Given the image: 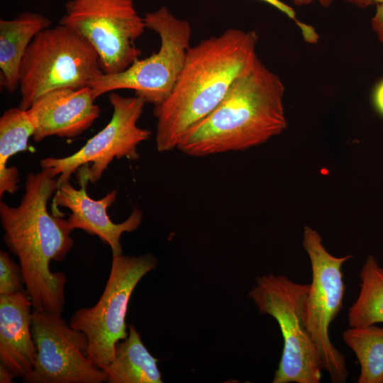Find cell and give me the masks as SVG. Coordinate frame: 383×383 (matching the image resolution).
I'll use <instances>...</instances> for the list:
<instances>
[{"mask_svg": "<svg viewBox=\"0 0 383 383\" xmlns=\"http://www.w3.org/2000/svg\"><path fill=\"white\" fill-rule=\"evenodd\" d=\"M257 40L255 30L230 28L189 48L171 94L153 109L159 152L177 149L186 131L219 104L257 57Z\"/></svg>", "mask_w": 383, "mask_h": 383, "instance_id": "cell-1", "label": "cell"}, {"mask_svg": "<svg viewBox=\"0 0 383 383\" xmlns=\"http://www.w3.org/2000/svg\"><path fill=\"white\" fill-rule=\"evenodd\" d=\"M57 189V179L46 170L29 173L20 204L12 207L1 201L0 217L4 241L19 260L33 309L62 314L67 277L52 272L50 263L62 261L74 240L67 219L47 209Z\"/></svg>", "mask_w": 383, "mask_h": 383, "instance_id": "cell-2", "label": "cell"}, {"mask_svg": "<svg viewBox=\"0 0 383 383\" xmlns=\"http://www.w3.org/2000/svg\"><path fill=\"white\" fill-rule=\"evenodd\" d=\"M284 91L279 77L257 57L219 104L186 131L177 149L205 157L266 143L287 128Z\"/></svg>", "mask_w": 383, "mask_h": 383, "instance_id": "cell-3", "label": "cell"}, {"mask_svg": "<svg viewBox=\"0 0 383 383\" xmlns=\"http://www.w3.org/2000/svg\"><path fill=\"white\" fill-rule=\"evenodd\" d=\"M93 46L79 33L58 23L38 33L19 70V107L27 110L43 95L59 89L81 88L102 74Z\"/></svg>", "mask_w": 383, "mask_h": 383, "instance_id": "cell-4", "label": "cell"}, {"mask_svg": "<svg viewBox=\"0 0 383 383\" xmlns=\"http://www.w3.org/2000/svg\"><path fill=\"white\" fill-rule=\"evenodd\" d=\"M310 284L274 274L258 277L248 293L261 314L277 322L284 340L273 383H319L323 363L306 325Z\"/></svg>", "mask_w": 383, "mask_h": 383, "instance_id": "cell-5", "label": "cell"}, {"mask_svg": "<svg viewBox=\"0 0 383 383\" xmlns=\"http://www.w3.org/2000/svg\"><path fill=\"white\" fill-rule=\"evenodd\" d=\"M145 27L160 37L157 52L136 60L124 71L104 74L93 79L89 87L99 96L119 89H131L146 104L159 106L171 94L183 68L192 38V27L172 15L165 6L146 13Z\"/></svg>", "mask_w": 383, "mask_h": 383, "instance_id": "cell-6", "label": "cell"}, {"mask_svg": "<svg viewBox=\"0 0 383 383\" xmlns=\"http://www.w3.org/2000/svg\"><path fill=\"white\" fill-rule=\"evenodd\" d=\"M156 265L157 259L150 254L112 255L109 276L97 303L70 317V325L87 338L91 361L101 370L113 360L117 343L128 335L125 319L134 289Z\"/></svg>", "mask_w": 383, "mask_h": 383, "instance_id": "cell-7", "label": "cell"}, {"mask_svg": "<svg viewBox=\"0 0 383 383\" xmlns=\"http://www.w3.org/2000/svg\"><path fill=\"white\" fill-rule=\"evenodd\" d=\"M109 100L113 114L108 124L91 138L78 151L65 157H47L40 161L42 170L57 179V187L69 182L78 170L76 177L79 184L99 180L114 158H139L137 147L149 139L152 133L137 125L144 106L143 99L135 96H122L111 92Z\"/></svg>", "mask_w": 383, "mask_h": 383, "instance_id": "cell-8", "label": "cell"}, {"mask_svg": "<svg viewBox=\"0 0 383 383\" xmlns=\"http://www.w3.org/2000/svg\"><path fill=\"white\" fill-rule=\"evenodd\" d=\"M59 23L79 33L97 52L104 74L124 71L141 55L146 28L133 0H68Z\"/></svg>", "mask_w": 383, "mask_h": 383, "instance_id": "cell-9", "label": "cell"}, {"mask_svg": "<svg viewBox=\"0 0 383 383\" xmlns=\"http://www.w3.org/2000/svg\"><path fill=\"white\" fill-rule=\"evenodd\" d=\"M303 246L312 270L306 302V328L331 382L345 383L348 377L345 357L331 342L329 329L343 307L345 286L342 267L353 255H332L323 245L320 234L309 226L304 229Z\"/></svg>", "mask_w": 383, "mask_h": 383, "instance_id": "cell-10", "label": "cell"}, {"mask_svg": "<svg viewBox=\"0 0 383 383\" xmlns=\"http://www.w3.org/2000/svg\"><path fill=\"white\" fill-rule=\"evenodd\" d=\"M31 334L37 350L26 383H102L106 375L88 355V341L61 314L33 310Z\"/></svg>", "mask_w": 383, "mask_h": 383, "instance_id": "cell-11", "label": "cell"}, {"mask_svg": "<svg viewBox=\"0 0 383 383\" xmlns=\"http://www.w3.org/2000/svg\"><path fill=\"white\" fill-rule=\"evenodd\" d=\"M89 86L51 91L27 109L34 125L33 140L47 137L74 138L87 130L99 118V107Z\"/></svg>", "mask_w": 383, "mask_h": 383, "instance_id": "cell-12", "label": "cell"}, {"mask_svg": "<svg viewBox=\"0 0 383 383\" xmlns=\"http://www.w3.org/2000/svg\"><path fill=\"white\" fill-rule=\"evenodd\" d=\"M80 185L79 189L74 188L70 182L58 186L52 206L65 207L71 211L67 221L72 230L82 229L96 235L109 245L112 255L122 254L121 237L123 233L133 232L140 226L143 216L142 211L135 209L123 222L113 223L107 209L116 201L117 190L109 192L101 199L94 200L87 194V184Z\"/></svg>", "mask_w": 383, "mask_h": 383, "instance_id": "cell-13", "label": "cell"}, {"mask_svg": "<svg viewBox=\"0 0 383 383\" xmlns=\"http://www.w3.org/2000/svg\"><path fill=\"white\" fill-rule=\"evenodd\" d=\"M33 304L27 291L0 296V363L15 377L32 371L37 350L31 334Z\"/></svg>", "mask_w": 383, "mask_h": 383, "instance_id": "cell-14", "label": "cell"}, {"mask_svg": "<svg viewBox=\"0 0 383 383\" xmlns=\"http://www.w3.org/2000/svg\"><path fill=\"white\" fill-rule=\"evenodd\" d=\"M51 21L38 13L25 11L10 20H0V85L11 94L18 88L19 70L35 36L50 27Z\"/></svg>", "mask_w": 383, "mask_h": 383, "instance_id": "cell-15", "label": "cell"}, {"mask_svg": "<svg viewBox=\"0 0 383 383\" xmlns=\"http://www.w3.org/2000/svg\"><path fill=\"white\" fill-rule=\"evenodd\" d=\"M157 362L131 324L127 338L117 343L113 360L103 371L109 383H162Z\"/></svg>", "mask_w": 383, "mask_h": 383, "instance_id": "cell-16", "label": "cell"}, {"mask_svg": "<svg viewBox=\"0 0 383 383\" xmlns=\"http://www.w3.org/2000/svg\"><path fill=\"white\" fill-rule=\"evenodd\" d=\"M35 127L27 111L11 108L0 118V196L13 194L18 189L19 174L15 167H7L11 157L27 149Z\"/></svg>", "mask_w": 383, "mask_h": 383, "instance_id": "cell-17", "label": "cell"}, {"mask_svg": "<svg viewBox=\"0 0 383 383\" xmlns=\"http://www.w3.org/2000/svg\"><path fill=\"white\" fill-rule=\"evenodd\" d=\"M359 275V294L348 310L350 327L383 323V268L373 255H369Z\"/></svg>", "mask_w": 383, "mask_h": 383, "instance_id": "cell-18", "label": "cell"}, {"mask_svg": "<svg viewBox=\"0 0 383 383\" xmlns=\"http://www.w3.org/2000/svg\"><path fill=\"white\" fill-rule=\"evenodd\" d=\"M343 339L360 366L357 382L383 383V327H350L343 333Z\"/></svg>", "mask_w": 383, "mask_h": 383, "instance_id": "cell-19", "label": "cell"}, {"mask_svg": "<svg viewBox=\"0 0 383 383\" xmlns=\"http://www.w3.org/2000/svg\"><path fill=\"white\" fill-rule=\"evenodd\" d=\"M24 277L21 267L4 251H0V296L25 292Z\"/></svg>", "mask_w": 383, "mask_h": 383, "instance_id": "cell-20", "label": "cell"}, {"mask_svg": "<svg viewBox=\"0 0 383 383\" xmlns=\"http://www.w3.org/2000/svg\"><path fill=\"white\" fill-rule=\"evenodd\" d=\"M270 5L274 6L287 17L292 19L301 30V34L306 42L309 43H316L318 40V35L316 33L315 29L307 24L302 23L298 20L296 16L294 10L289 6L287 5L280 0H261Z\"/></svg>", "mask_w": 383, "mask_h": 383, "instance_id": "cell-21", "label": "cell"}, {"mask_svg": "<svg viewBox=\"0 0 383 383\" xmlns=\"http://www.w3.org/2000/svg\"><path fill=\"white\" fill-rule=\"evenodd\" d=\"M372 27L383 44V4L377 6L375 13L372 18Z\"/></svg>", "mask_w": 383, "mask_h": 383, "instance_id": "cell-22", "label": "cell"}, {"mask_svg": "<svg viewBox=\"0 0 383 383\" xmlns=\"http://www.w3.org/2000/svg\"><path fill=\"white\" fill-rule=\"evenodd\" d=\"M372 103L375 110L383 117V79L377 84L374 89Z\"/></svg>", "mask_w": 383, "mask_h": 383, "instance_id": "cell-23", "label": "cell"}, {"mask_svg": "<svg viewBox=\"0 0 383 383\" xmlns=\"http://www.w3.org/2000/svg\"><path fill=\"white\" fill-rule=\"evenodd\" d=\"M345 1L355 5L359 8H365L372 5L383 4V0H344Z\"/></svg>", "mask_w": 383, "mask_h": 383, "instance_id": "cell-24", "label": "cell"}, {"mask_svg": "<svg viewBox=\"0 0 383 383\" xmlns=\"http://www.w3.org/2000/svg\"><path fill=\"white\" fill-rule=\"evenodd\" d=\"M15 376L7 369L4 365L0 363V382L1 383H11L13 381Z\"/></svg>", "mask_w": 383, "mask_h": 383, "instance_id": "cell-25", "label": "cell"}, {"mask_svg": "<svg viewBox=\"0 0 383 383\" xmlns=\"http://www.w3.org/2000/svg\"><path fill=\"white\" fill-rule=\"evenodd\" d=\"M292 2L298 6H305L310 4L313 0H292Z\"/></svg>", "mask_w": 383, "mask_h": 383, "instance_id": "cell-26", "label": "cell"}, {"mask_svg": "<svg viewBox=\"0 0 383 383\" xmlns=\"http://www.w3.org/2000/svg\"><path fill=\"white\" fill-rule=\"evenodd\" d=\"M321 6L327 7L333 2V0H318Z\"/></svg>", "mask_w": 383, "mask_h": 383, "instance_id": "cell-27", "label": "cell"}]
</instances>
